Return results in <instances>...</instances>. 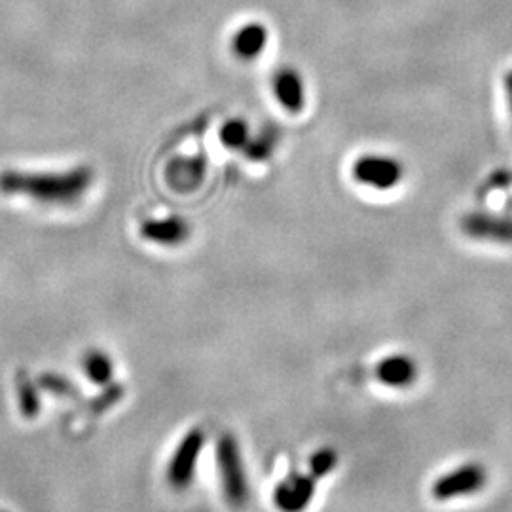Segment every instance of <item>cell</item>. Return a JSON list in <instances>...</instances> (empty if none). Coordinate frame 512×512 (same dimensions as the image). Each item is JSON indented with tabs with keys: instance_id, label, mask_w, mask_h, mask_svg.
Returning <instances> with one entry per match:
<instances>
[{
	"instance_id": "obj_11",
	"label": "cell",
	"mask_w": 512,
	"mask_h": 512,
	"mask_svg": "<svg viewBox=\"0 0 512 512\" xmlns=\"http://www.w3.org/2000/svg\"><path fill=\"white\" fill-rule=\"evenodd\" d=\"M467 232L473 238L490 239V241H499V243H512V222L471 220V222H467Z\"/></svg>"
},
{
	"instance_id": "obj_16",
	"label": "cell",
	"mask_w": 512,
	"mask_h": 512,
	"mask_svg": "<svg viewBox=\"0 0 512 512\" xmlns=\"http://www.w3.org/2000/svg\"><path fill=\"white\" fill-rule=\"evenodd\" d=\"M338 467V454L332 448H321L310 458V475L317 480L330 475Z\"/></svg>"
},
{
	"instance_id": "obj_15",
	"label": "cell",
	"mask_w": 512,
	"mask_h": 512,
	"mask_svg": "<svg viewBox=\"0 0 512 512\" xmlns=\"http://www.w3.org/2000/svg\"><path fill=\"white\" fill-rule=\"evenodd\" d=\"M277 95L279 101L287 107V109H298L302 99H300V82L294 74L287 73L277 78Z\"/></svg>"
},
{
	"instance_id": "obj_6",
	"label": "cell",
	"mask_w": 512,
	"mask_h": 512,
	"mask_svg": "<svg viewBox=\"0 0 512 512\" xmlns=\"http://www.w3.org/2000/svg\"><path fill=\"white\" fill-rule=\"evenodd\" d=\"M418 363L404 353H393L382 359L376 368L374 376L380 384L391 389H406L416 384L418 380Z\"/></svg>"
},
{
	"instance_id": "obj_10",
	"label": "cell",
	"mask_w": 512,
	"mask_h": 512,
	"mask_svg": "<svg viewBox=\"0 0 512 512\" xmlns=\"http://www.w3.org/2000/svg\"><path fill=\"white\" fill-rule=\"evenodd\" d=\"M202 175V162L198 160H179L167 169V181L177 192H190L188 188L200 183Z\"/></svg>"
},
{
	"instance_id": "obj_5",
	"label": "cell",
	"mask_w": 512,
	"mask_h": 512,
	"mask_svg": "<svg viewBox=\"0 0 512 512\" xmlns=\"http://www.w3.org/2000/svg\"><path fill=\"white\" fill-rule=\"evenodd\" d=\"M317 478L308 473H289L285 476L274 490V505L279 512H306L310 507L313 497H315V488H317Z\"/></svg>"
},
{
	"instance_id": "obj_13",
	"label": "cell",
	"mask_w": 512,
	"mask_h": 512,
	"mask_svg": "<svg viewBox=\"0 0 512 512\" xmlns=\"http://www.w3.org/2000/svg\"><path fill=\"white\" fill-rule=\"evenodd\" d=\"M266 38L260 27H245L234 38V48L241 57H253L264 46Z\"/></svg>"
},
{
	"instance_id": "obj_3",
	"label": "cell",
	"mask_w": 512,
	"mask_h": 512,
	"mask_svg": "<svg viewBox=\"0 0 512 512\" xmlns=\"http://www.w3.org/2000/svg\"><path fill=\"white\" fill-rule=\"evenodd\" d=\"M205 440H207L205 433L196 427V429H190L177 444L173 456L169 459L167 471H165L167 484L173 490L183 492L192 486V482L196 478V471H198V461H200L203 448H205Z\"/></svg>"
},
{
	"instance_id": "obj_9",
	"label": "cell",
	"mask_w": 512,
	"mask_h": 512,
	"mask_svg": "<svg viewBox=\"0 0 512 512\" xmlns=\"http://www.w3.org/2000/svg\"><path fill=\"white\" fill-rule=\"evenodd\" d=\"M82 368H84L86 378L95 385H107L112 382L114 363H112L109 353H105L101 349L86 351Z\"/></svg>"
},
{
	"instance_id": "obj_1",
	"label": "cell",
	"mask_w": 512,
	"mask_h": 512,
	"mask_svg": "<svg viewBox=\"0 0 512 512\" xmlns=\"http://www.w3.org/2000/svg\"><path fill=\"white\" fill-rule=\"evenodd\" d=\"M95 183L90 165H78L65 171H19L0 173V194L29 198L42 205L78 203Z\"/></svg>"
},
{
	"instance_id": "obj_14",
	"label": "cell",
	"mask_w": 512,
	"mask_h": 512,
	"mask_svg": "<svg viewBox=\"0 0 512 512\" xmlns=\"http://www.w3.org/2000/svg\"><path fill=\"white\" fill-rule=\"evenodd\" d=\"M38 387L50 391L52 395L57 397H78L80 391L74 387L73 382L61 374H55V372H44L40 378H38Z\"/></svg>"
},
{
	"instance_id": "obj_4",
	"label": "cell",
	"mask_w": 512,
	"mask_h": 512,
	"mask_svg": "<svg viewBox=\"0 0 512 512\" xmlns=\"http://www.w3.org/2000/svg\"><path fill=\"white\" fill-rule=\"evenodd\" d=\"M486 484H488V471L480 463L471 461L440 475L431 486V495L435 501L446 503V501L476 495L480 490H484Z\"/></svg>"
},
{
	"instance_id": "obj_2",
	"label": "cell",
	"mask_w": 512,
	"mask_h": 512,
	"mask_svg": "<svg viewBox=\"0 0 512 512\" xmlns=\"http://www.w3.org/2000/svg\"><path fill=\"white\" fill-rule=\"evenodd\" d=\"M217 467L224 501L232 511H245L251 499V486L238 439L230 433L222 435L217 442Z\"/></svg>"
},
{
	"instance_id": "obj_7",
	"label": "cell",
	"mask_w": 512,
	"mask_h": 512,
	"mask_svg": "<svg viewBox=\"0 0 512 512\" xmlns=\"http://www.w3.org/2000/svg\"><path fill=\"white\" fill-rule=\"evenodd\" d=\"M141 238L162 247H177L190 238V226L181 217L145 220L141 224Z\"/></svg>"
},
{
	"instance_id": "obj_8",
	"label": "cell",
	"mask_w": 512,
	"mask_h": 512,
	"mask_svg": "<svg viewBox=\"0 0 512 512\" xmlns=\"http://www.w3.org/2000/svg\"><path fill=\"white\" fill-rule=\"evenodd\" d=\"M357 177L365 183L387 186V184L397 183L399 169L397 165L385 158H366L357 167Z\"/></svg>"
},
{
	"instance_id": "obj_17",
	"label": "cell",
	"mask_w": 512,
	"mask_h": 512,
	"mask_svg": "<svg viewBox=\"0 0 512 512\" xmlns=\"http://www.w3.org/2000/svg\"><path fill=\"white\" fill-rule=\"evenodd\" d=\"M126 393V387L120 384H107V387H103V391L93 399L90 408H92L95 414H101L105 410H109L110 406L118 403Z\"/></svg>"
},
{
	"instance_id": "obj_12",
	"label": "cell",
	"mask_w": 512,
	"mask_h": 512,
	"mask_svg": "<svg viewBox=\"0 0 512 512\" xmlns=\"http://www.w3.org/2000/svg\"><path fill=\"white\" fill-rule=\"evenodd\" d=\"M18 399L19 408L25 418L33 420L40 412V397H38V387L27 374H19L18 378Z\"/></svg>"
},
{
	"instance_id": "obj_18",
	"label": "cell",
	"mask_w": 512,
	"mask_h": 512,
	"mask_svg": "<svg viewBox=\"0 0 512 512\" xmlns=\"http://www.w3.org/2000/svg\"><path fill=\"white\" fill-rule=\"evenodd\" d=\"M0 512H6V511H0Z\"/></svg>"
}]
</instances>
